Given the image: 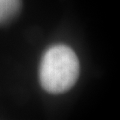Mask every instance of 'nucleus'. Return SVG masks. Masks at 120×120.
<instances>
[{"label": "nucleus", "mask_w": 120, "mask_h": 120, "mask_svg": "<svg viewBox=\"0 0 120 120\" xmlns=\"http://www.w3.org/2000/svg\"><path fill=\"white\" fill-rule=\"evenodd\" d=\"M79 60L69 46L57 44L44 53L39 67V80L48 93L59 94L72 88L79 76Z\"/></svg>", "instance_id": "1"}, {"label": "nucleus", "mask_w": 120, "mask_h": 120, "mask_svg": "<svg viewBox=\"0 0 120 120\" xmlns=\"http://www.w3.org/2000/svg\"><path fill=\"white\" fill-rule=\"evenodd\" d=\"M21 9V0H0V25L12 20Z\"/></svg>", "instance_id": "2"}]
</instances>
